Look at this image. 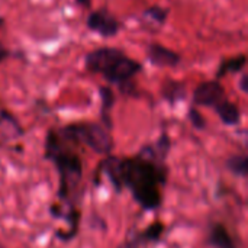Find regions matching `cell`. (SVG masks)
<instances>
[{"mask_svg":"<svg viewBox=\"0 0 248 248\" xmlns=\"http://www.w3.org/2000/svg\"><path fill=\"white\" fill-rule=\"evenodd\" d=\"M160 182L163 176L153 163V155L124 161V185L132 189L135 199L144 208L151 209L160 203Z\"/></svg>","mask_w":248,"mask_h":248,"instance_id":"1","label":"cell"},{"mask_svg":"<svg viewBox=\"0 0 248 248\" xmlns=\"http://www.w3.org/2000/svg\"><path fill=\"white\" fill-rule=\"evenodd\" d=\"M68 131H71V134L76 135L77 138L83 140L93 151L99 154H109L112 150L110 137L99 125L89 124V125H81V126H73Z\"/></svg>","mask_w":248,"mask_h":248,"instance_id":"2","label":"cell"},{"mask_svg":"<svg viewBox=\"0 0 248 248\" xmlns=\"http://www.w3.org/2000/svg\"><path fill=\"white\" fill-rule=\"evenodd\" d=\"M57 164L61 173V182L64 190L73 187L78 183L81 177V164L80 160L68 154H57Z\"/></svg>","mask_w":248,"mask_h":248,"instance_id":"3","label":"cell"},{"mask_svg":"<svg viewBox=\"0 0 248 248\" xmlns=\"http://www.w3.org/2000/svg\"><path fill=\"white\" fill-rule=\"evenodd\" d=\"M140 70H141V65L137 61L129 60L125 55H122L103 73V76L106 77V80H109L112 83H122V81H126L128 78H131Z\"/></svg>","mask_w":248,"mask_h":248,"instance_id":"4","label":"cell"},{"mask_svg":"<svg viewBox=\"0 0 248 248\" xmlns=\"http://www.w3.org/2000/svg\"><path fill=\"white\" fill-rule=\"evenodd\" d=\"M124 54L118 49L112 48H102L90 52L86 57V65L90 71L94 73H105L116 60H119Z\"/></svg>","mask_w":248,"mask_h":248,"instance_id":"5","label":"cell"},{"mask_svg":"<svg viewBox=\"0 0 248 248\" xmlns=\"http://www.w3.org/2000/svg\"><path fill=\"white\" fill-rule=\"evenodd\" d=\"M224 100V89L218 81L202 83L195 90V102L202 106H217Z\"/></svg>","mask_w":248,"mask_h":248,"instance_id":"6","label":"cell"},{"mask_svg":"<svg viewBox=\"0 0 248 248\" xmlns=\"http://www.w3.org/2000/svg\"><path fill=\"white\" fill-rule=\"evenodd\" d=\"M87 26L102 36H113L119 31L118 20L106 12H94L87 19Z\"/></svg>","mask_w":248,"mask_h":248,"instance_id":"7","label":"cell"},{"mask_svg":"<svg viewBox=\"0 0 248 248\" xmlns=\"http://www.w3.org/2000/svg\"><path fill=\"white\" fill-rule=\"evenodd\" d=\"M148 58L153 64L160 67H174L179 64L180 57L171 49H167L158 44H153L148 48Z\"/></svg>","mask_w":248,"mask_h":248,"instance_id":"8","label":"cell"},{"mask_svg":"<svg viewBox=\"0 0 248 248\" xmlns=\"http://www.w3.org/2000/svg\"><path fill=\"white\" fill-rule=\"evenodd\" d=\"M217 110H218V115L221 116L222 122H225L227 125H235L240 122V110L231 102L222 100L221 103L217 105Z\"/></svg>","mask_w":248,"mask_h":248,"instance_id":"9","label":"cell"},{"mask_svg":"<svg viewBox=\"0 0 248 248\" xmlns=\"http://www.w3.org/2000/svg\"><path fill=\"white\" fill-rule=\"evenodd\" d=\"M106 173L112 179V182L116 185V187H122L124 185V160L118 158H109L103 163Z\"/></svg>","mask_w":248,"mask_h":248,"instance_id":"10","label":"cell"},{"mask_svg":"<svg viewBox=\"0 0 248 248\" xmlns=\"http://www.w3.org/2000/svg\"><path fill=\"white\" fill-rule=\"evenodd\" d=\"M211 240H212V244H215L218 248H234L228 232L222 227H215L214 228Z\"/></svg>","mask_w":248,"mask_h":248,"instance_id":"11","label":"cell"},{"mask_svg":"<svg viewBox=\"0 0 248 248\" xmlns=\"http://www.w3.org/2000/svg\"><path fill=\"white\" fill-rule=\"evenodd\" d=\"M246 57L241 55V57H237V58H231L228 61H225L222 65H221V70L218 73V76H224L225 73H235V71H240L244 65H246Z\"/></svg>","mask_w":248,"mask_h":248,"instance_id":"12","label":"cell"},{"mask_svg":"<svg viewBox=\"0 0 248 248\" xmlns=\"http://www.w3.org/2000/svg\"><path fill=\"white\" fill-rule=\"evenodd\" d=\"M230 167L237 173V174H241V176H246L247 174V158L246 157H234L231 161H230Z\"/></svg>","mask_w":248,"mask_h":248,"instance_id":"13","label":"cell"},{"mask_svg":"<svg viewBox=\"0 0 248 248\" xmlns=\"http://www.w3.org/2000/svg\"><path fill=\"white\" fill-rule=\"evenodd\" d=\"M147 16H151L154 20L163 23L166 20V16H167V10L166 9H160V7H151L145 12Z\"/></svg>","mask_w":248,"mask_h":248,"instance_id":"14","label":"cell"},{"mask_svg":"<svg viewBox=\"0 0 248 248\" xmlns=\"http://www.w3.org/2000/svg\"><path fill=\"white\" fill-rule=\"evenodd\" d=\"M190 121L193 122V125L195 126H198V128H203V118L199 115V112H196V110H190Z\"/></svg>","mask_w":248,"mask_h":248,"instance_id":"15","label":"cell"},{"mask_svg":"<svg viewBox=\"0 0 248 248\" xmlns=\"http://www.w3.org/2000/svg\"><path fill=\"white\" fill-rule=\"evenodd\" d=\"M6 55H7V51H6V49H4V46L0 44V62L6 58Z\"/></svg>","mask_w":248,"mask_h":248,"instance_id":"16","label":"cell"},{"mask_svg":"<svg viewBox=\"0 0 248 248\" xmlns=\"http://www.w3.org/2000/svg\"><path fill=\"white\" fill-rule=\"evenodd\" d=\"M241 87H243L244 92H247V76L243 77V80H241Z\"/></svg>","mask_w":248,"mask_h":248,"instance_id":"17","label":"cell"},{"mask_svg":"<svg viewBox=\"0 0 248 248\" xmlns=\"http://www.w3.org/2000/svg\"><path fill=\"white\" fill-rule=\"evenodd\" d=\"M77 1H78V3H83V4H84V3H89V0H77Z\"/></svg>","mask_w":248,"mask_h":248,"instance_id":"18","label":"cell"}]
</instances>
